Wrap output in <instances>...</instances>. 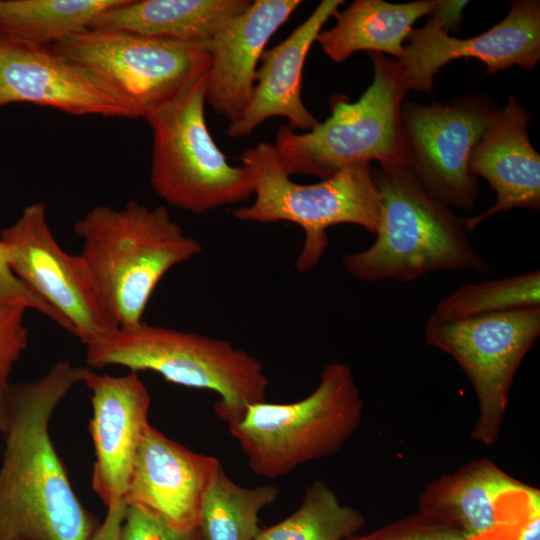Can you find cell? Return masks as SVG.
I'll return each instance as SVG.
<instances>
[{"label":"cell","mask_w":540,"mask_h":540,"mask_svg":"<svg viewBox=\"0 0 540 540\" xmlns=\"http://www.w3.org/2000/svg\"><path fill=\"white\" fill-rule=\"evenodd\" d=\"M91 368L56 362L10 384L0 464V540H89L99 525L71 485L49 433L54 411Z\"/></svg>","instance_id":"1"},{"label":"cell","mask_w":540,"mask_h":540,"mask_svg":"<svg viewBox=\"0 0 540 540\" xmlns=\"http://www.w3.org/2000/svg\"><path fill=\"white\" fill-rule=\"evenodd\" d=\"M73 231L82 240L79 256L120 328L141 323L162 277L202 251L165 207L151 209L134 200L119 209L93 207Z\"/></svg>","instance_id":"2"},{"label":"cell","mask_w":540,"mask_h":540,"mask_svg":"<svg viewBox=\"0 0 540 540\" xmlns=\"http://www.w3.org/2000/svg\"><path fill=\"white\" fill-rule=\"evenodd\" d=\"M372 175L381 198L380 225L370 247L342 256L351 276L364 282H410L440 270H490L462 218L428 192L410 169L380 167Z\"/></svg>","instance_id":"3"},{"label":"cell","mask_w":540,"mask_h":540,"mask_svg":"<svg viewBox=\"0 0 540 540\" xmlns=\"http://www.w3.org/2000/svg\"><path fill=\"white\" fill-rule=\"evenodd\" d=\"M372 83L350 102L344 95L330 100L331 115L311 130L297 133L282 125L274 147L285 172L326 179L360 162L381 167L408 168L409 152L401 124V106L410 81L397 60L370 53Z\"/></svg>","instance_id":"4"},{"label":"cell","mask_w":540,"mask_h":540,"mask_svg":"<svg viewBox=\"0 0 540 540\" xmlns=\"http://www.w3.org/2000/svg\"><path fill=\"white\" fill-rule=\"evenodd\" d=\"M85 348L89 368L152 371L176 385L216 392L220 400L214 410L226 423L240 420L249 406L266 401L269 378L262 363L223 339L142 321Z\"/></svg>","instance_id":"5"},{"label":"cell","mask_w":540,"mask_h":540,"mask_svg":"<svg viewBox=\"0 0 540 540\" xmlns=\"http://www.w3.org/2000/svg\"><path fill=\"white\" fill-rule=\"evenodd\" d=\"M364 402L352 368L324 366L317 387L292 403L266 401L227 423L253 473L276 478L337 453L360 426Z\"/></svg>","instance_id":"6"},{"label":"cell","mask_w":540,"mask_h":540,"mask_svg":"<svg viewBox=\"0 0 540 540\" xmlns=\"http://www.w3.org/2000/svg\"><path fill=\"white\" fill-rule=\"evenodd\" d=\"M239 161L251 177L255 200L232 215L240 221L299 225L305 232L295 265L299 272L310 271L321 260L328 227L348 223L377 233L381 198L369 162L349 165L318 183L298 184L283 169L271 143L245 149Z\"/></svg>","instance_id":"7"},{"label":"cell","mask_w":540,"mask_h":540,"mask_svg":"<svg viewBox=\"0 0 540 540\" xmlns=\"http://www.w3.org/2000/svg\"><path fill=\"white\" fill-rule=\"evenodd\" d=\"M206 75L144 116L153 135L150 184L154 192L168 204L195 214L243 202L253 194L247 170L227 162L208 129Z\"/></svg>","instance_id":"8"},{"label":"cell","mask_w":540,"mask_h":540,"mask_svg":"<svg viewBox=\"0 0 540 540\" xmlns=\"http://www.w3.org/2000/svg\"><path fill=\"white\" fill-rule=\"evenodd\" d=\"M51 46L107 83L138 118L206 73L211 62L206 42L116 30L87 28Z\"/></svg>","instance_id":"9"},{"label":"cell","mask_w":540,"mask_h":540,"mask_svg":"<svg viewBox=\"0 0 540 540\" xmlns=\"http://www.w3.org/2000/svg\"><path fill=\"white\" fill-rule=\"evenodd\" d=\"M539 334L540 307L426 323V342L451 356L473 387L478 404L474 441L489 446L498 440L514 376Z\"/></svg>","instance_id":"10"},{"label":"cell","mask_w":540,"mask_h":540,"mask_svg":"<svg viewBox=\"0 0 540 540\" xmlns=\"http://www.w3.org/2000/svg\"><path fill=\"white\" fill-rule=\"evenodd\" d=\"M4 256L13 273L53 308L85 346L119 329L78 255L65 252L47 222L46 206H26L1 230Z\"/></svg>","instance_id":"11"},{"label":"cell","mask_w":540,"mask_h":540,"mask_svg":"<svg viewBox=\"0 0 540 540\" xmlns=\"http://www.w3.org/2000/svg\"><path fill=\"white\" fill-rule=\"evenodd\" d=\"M497 110L488 100L472 96L450 104H402L409 169L447 206L474 207L478 183L470 171V156Z\"/></svg>","instance_id":"12"},{"label":"cell","mask_w":540,"mask_h":540,"mask_svg":"<svg viewBox=\"0 0 540 540\" xmlns=\"http://www.w3.org/2000/svg\"><path fill=\"white\" fill-rule=\"evenodd\" d=\"M468 1H442L433 17L412 29L403 57L397 60L410 81V89L430 93L434 76L447 63L476 58L486 65V74L519 66L533 69L540 60V2L516 1L508 15L484 33L459 39L447 30L460 20Z\"/></svg>","instance_id":"13"},{"label":"cell","mask_w":540,"mask_h":540,"mask_svg":"<svg viewBox=\"0 0 540 540\" xmlns=\"http://www.w3.org/2000/svg\"><path fill=\"white\" fill-rule=\"evenodd\" d=\"M17 102L76 116L138 118L107 83L51 45L0 34V108Z\"/></svg>","instance_id":"14"},{"label":"cell","mask_w":540,"mask_h":540,"mask_svg":"<svg viewBox=\"0 0 540 540\" xmlns=\"http://www.w3.org/2000/svg\"><path fill=\"white\" fill-rule=\"evenodd\" d=\"M418 508L449 522L471 540L518 539L527 517L540 508V491L492 460L479 458L429 483Z\"/></svg>","instance_id":"15"},{"label":"cell","mask_w":540,"mask_h":540,"mask_svg":"<svg viewBox=\"0 0 540 540\" xmlns=\"http://www.w3.org/2000/svg\"><path fill=\"white\" fill-rule=\"evenodd\" d=\"M83 383L90 390L92 406L89 432L95 462L91 485L107 508L124 501L140 443L150 425L151 397L133 371L113 376L90 369Z\"/></svg>","instance_id":"16"},{"label":"cell","mask_w":540,"mask_h":540,"mask_svg":"<svg viewBox=\"0 0 540 540\" xmlns=\"http://www.w3.org/2000/svg\"><path fill=\"white\" fill-rule=\"evenodd\" d=\"M221 467L216 457L196 453L149 425L124 502L177 531L194 530L199 527L203 499Z\"/></svg>","instance_id":"17"},{"label":"cell","mask_w":540,"mask_h":540,"mask_svg":"<svg viewBox=\"0 0 540 540\" xmlns=\"http://www.w3.org/2000/svg\"><path fill=\"white\" fill-rule=\"evenodd\" d=\"M300 0H255L208 42L211 62L205 100L220 116L237 120L248 106L257 63L272 35L300 6Z\"/></svg>","instance_id":"18"},{"label":"cell","mask_w":540,"mask_h":540,"mask_svg":"<svg viewBox=\"0 0 540 540\" xmlns=\"http://www.w3.org/2000/svg\"><path fill=\"white\" fill-rule=\"evenodd\" d=\"M531 114L510 96L498 109L474 146L469 167L496 193V202L485 212L462 218L467 232L485 219L514 208H540V156L531 145L527 124Z\"/></svg>","instance_id":"19"},{"label":"cell","mask_w":540,"mask_h":540,"mask_svg":"<svg viewBox=\"0 0 540 540\" xmlns=\"http://www.w3.org/2000/svg\"><path fill=\"white\" fill-rule=\"evenodd\" d=\"M344 3L343 0L321 1L286 39L263 52L251 100L241 116L229 123V137L249 135L272 117L287 118V125L294 130L309 131L319 123L301 98L303 67L322 27Z\"/></svg>","instance_id":"20"},{"label":"cell","mask_w":540,"mask_h":540,"mask_svg":"<svg viewBox=\"0 0 540 540\" xmlns=\"http://www.w3.org/2000/svg\"><path fill=\"white\" fill-rule=\"evenodd\" d=\"M251 0H122L90 28L184 42H208Z\"/></svg>","instance_id":"21"},{"label":"cell","mask_w":540,"mask_h":540,"mask_svg":"<svg viewBox=\"0 0 540 540\" xmlns=\"http://www.w3.org/2000/svg\"><path fill=\"white\" fill-rule=\"evenodd\" d=\"M439 0L389 3L383 0H356L333 15L336 24L321 31L316 41L334 62H343L358 51L388 53L397 60L405 53L403 41L413 23L433 14Z\"/></svg>","instance_id":"22"},{"label":"cell","mask_w":540,"mask_h":540,"mask_svg":"<svg viewBox=\"0 0 540 540\" xmlns=\"http://www.w3.org/2000/svg\"><path fill=\"white\" fill-rule=\"evenodd\" d=\"M122 0H0V34L39 45L90 28Z\"/></svg>","instance_id":"23"},{"label":"cell","mask_w":540,"mask_h":540,"mask_svg":"<svg viewBox=\"0 0 540 540\" xmlns=\"http://www.w3.org/2000/svg\"><path fill=\"white\" fill-rule=\"evenodd\" d=\"M279 496L275 485L246 488L232 481L223 466L202 503L199 528L205 540H254L258 516Z\"/></svg>","instance_id":"24"},{"label":"cell","mask_w":540,"mask_h":540,"mask_svg":"<svg viewBox=\"0 0 540 540\" xmlns=\"http://www.w3.org/2000/svg\"><path fill=\"white\" fill-rule=\"evenodd\" d=\"M366 524L364 514L343 504L322 480L306 489L300 506L279 523L261 528L254 540H344Z\"/></svg>","instance_id":"25"},{"label":"cell","mask_w":540,"mask_h":540,"mask_svg":"<svg viewBox=\"0 0 540 540\" xmlns=\"http://www.w3.org/2000/svg\"><path fill=\"white\" fill-rule=\"evenodd\" d=\"M540 307V271L460 286L437 303L427 323L440 324Z\"/></svg>","instance_id":"26"},{"label":"cell","mask_w":540,"mask_h":540,"mask_svg":"<svg viewBox=\"0 0 540 540\" xmlns=\"http://www.w3.org/2000/svg\"><path fill=\"white\" fill-rule=\"evenodd\" d=\"M344 540H471L449 522L419 511L390 522L374 531Z\"/></svg>","instance_id":"27"},{"label":"cell","mask_w":540,"mask_h":540,"mask_svg":"<svg viewBox=\"0 0 540 540\" xmlns=\"http://www.w3.org/2000/svg\"><path fill=\"white\" fill-rule=\"evenodd\" d=\"M26 311L23 306L0 305V399L11 384L9 378L15 363L28 346Z\"/></svg>","instance_id":"28"},{"label":"cell","mask_w":540,"mask_h":540,"mask_svg":"<svg viewBox=\"0 0 540 540\" xmlns=\"http://www.w3.org/2000/svg\"><path fill=\"white\" fill-rule=\"evenodd\" d=\"M121 540H205L200 528L181 532L161 519L127 506L121 526Z\"/></svg>","instance_id":"29"},{"label":"cell","mask_w":540,"mask_h":540,"mask_svg":"<svg viewBox=\"0 0 540 540\" xmlns=\"http://www.w3.org/2000/svg\"><path fill=\"white\" fill-rule=\"evenodd\" d=\"M0 305L23 306L33 309L53 320L71 333L69 324L53 308L34 294L13 273L4 256L0 241Z\"/></svg>","instance_id":"30"},{"label":"cell","mask_w":540,"mask_h":540,"mask_svg":"<svg viewBox=\"0 0 540 540\" xmlns=\"http://www.w3.org/2000/svg\"><path fill=\"white\" fill-rule=\"evenodd\" d=\"M124 501L107 507L106 515L89 540H121V526L126 513Z\"/></svg>","instance_id":"31"},{"label":"cell","mask_w":540,"mask_h":540,"mask_svg":"<svg viewBox=\"0 0 540 540\" xmlns=\"http://www.w3.org/2000/svg\"><path fill=\"white\" fill-rule=\"evenodd\" d=\"M480 540H517V539L502 537V538H487V539H480Z\"/></svg>","instance_id":"32"}]
</instances>
